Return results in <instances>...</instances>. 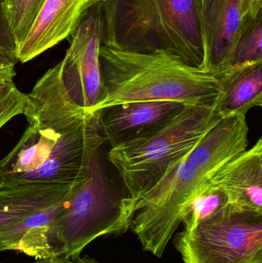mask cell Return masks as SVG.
Wrapping results in <instances>:
<instances>
[{
    "mask_svg": "<svg viewBox=\"0 0 262 263\" xmlns=\"http://www.w3.org/2000/svg\"><path fill=\"white\" fill-rule=\"evenodd\" d=\"M23 114L29 126L0 159V190L81 182L94 153L106 140L96 114L86 112L69 97L62 80L61 63L46 71L26 94Z\"/></svg>",
    "mask_w": 262,
    "mask_h": 263,
    "instance_id": "obj_1",
    "label": "cell"
},
{
    "mask_svg": "<svg viewBox=\"0 0 262 263\" xmlns=\"http://www.w3.org/2000/svg\"><path fill=\"white\" fill-rule=\"evenodd\" d=\"M249 146L246 115L221 119L198 145L133 202L130 229L144 251L161 258L186 207L228 162Z\"/></svg>",
    "mask_w": 262,
    "mask_h": 263,
    "instance_id": "obj_2",
    "label": "cell"
},
{
    "mask_svg": "<svg viewBox=\"0 0 262 263\" xmlns=\"http://www.w3.org/2000/svg\"><path fill=\"white\" fill-rule=\"evenodd\" d=\"M127 197L109 178L101 147L86 177L72 185L61 213L47 225L28 231L15 251L36 259L76 260L97 238L127 233L132 219Z\"/></svg>",
    "mask_w": 262,
    "mask_h": 263,
    "instance_id": "obj_3",
    "label": "cell"
},
{
    "mask_svg": "<svg viewBox=\"0 0 262 263\" xmlns=\"http://www.w3.org/2000/svg\"><path fill=\"white\" fill-rule=\"evenodd\" d=\"M101 101L95 114L132 102L172 101L187 106L210 104L224 92L230 67H196L166 51L126 52L101 44Z\"/></svg>",
    "mask_w": 262,
    "mask_h": 263,
    "instance_id": "obj_4",
    "label": "cell"
},
{
    "mask_svg": "<svg viewBox=\"0 0 262 263\" xmlns=\"http://www.w3.org/2000/svg\"><path fill=\"white\" fill-rule=\"evenodd\" d=\"M100 6L103 46L138 53L166 51L203 68L193 0H107Z\"/></svg>",
    "mask_w": 262,
    "mask_h": 263,
    "instance_id": "obj_5",
    "label": "cell"
},
{
    "mask_svg": "<svg viewBox=\"0 0 262 263\" xmlns=\"http://www.w3.org/2000/svg\"><path fill=\"white\" fill-rule=\"evenodd\" d=\"M223 94L210 104L186 106L166 124L146 136L111 147L108 159L123 180L132 210L134 201L221 120Z\"/></svg>",
    "mask_w": 262,
    "mask_h": 263,
    "instance_id": "obj_6",
    "label": "cell"
},
{
    "mask_svg": "<svg viewBox=\"0 0 262 263\" xmlns=\"http://www.w3.org/2000/svg\"><path fill=\"white\" fill-rule=\"evenodd\" d=\"M173 236L183 263H249L262 256V214L229 205L192 230Z\"/></svg>",
    "mask_w": 262,
    "mask_h": 263,
    "instance_id": "obj_7",
    "label": "cell"
},
{
    "mask_svg": "<svg viewBox=\"0 0 262 263\" xmlns=\"http://www.w3.org/2000/svg\"><path fill=\"white\" fill-rule=\"evenodd\" d=\"M101 4V3H100ZM100 4L92 7L68 38L69 49L61 63L63 84L72 101L90 114L101 101L99 49L102 44Z\"/></svg>",
    "mask_w": 262,
    "mask_h": 263,
    "instance_id": "obj_8",
    "label": "cell"
},
{
    "mask_svg": "<svg viewBox=\"0 0 262 263\" xmlns=\"http://www.w3.org/2000/svg\"><path fill=\"white\" fill-rule=\"evenodd\" d=\"M204 47L203 68L223 71L232 66L246 27L240 0H193Z\"/></svg>",
    "mask_w": 262,
    "mask_h": 263,
    "instance_id": "obj_9",
    "label": "cell"
},
{
    "mask_svg": "<svg viewBox=\"0 0 262 263\" xmlns=\"http://www.w3.org/2000/svg\"><path fill=\"white\" fill-rule=\"evenodd\" d=\"M187 105L172 101L123 103L96 112L100 133L111 146L146 136L170 121Z\"/></svg>",
    "mask_w": 262,
    "mask_h": 263,
    "instance_id": "obj_10",
    "label": "cell"
},
{
    "mask_svg": "<svg viewBox=\"0 0 262 263\" xmlns=\"http://www.w3.org/2000/svg\"><path fill=\"white\" fill-rule=\"evenodd\" d=\"M107 0H46L30 32L17 48L18 62L26 63L69 38L84 15Z\"/></svg>",
    "mask_w": 262,
    "mask_h": 263,
    "instance_id": "obj_11",
    "label": "cell"
},
{
    "mask_svg": "<svg viewBox=\"0 0 262 263\" xmlns=\"http://www.w3.org/2000/svg\"><path fill=\"white\" fill-rule=\"evenodd\" d=\"M212 182L224 192L234 210L262 214L261 138L228 162Z\"/></svg>",
    "mask_w": 262,
    "mask_h": 263,
    "instance_id": "obj_12",
    "label": "cell"
},
{
    "mask_svg": "<svg viewBox=\"0 0 262 263\" xmlns=\"http://www.w3.org/2000/svg\"><path fill=\"white\" fill-rule=\"evenodd\" d=\"M73 185L29 184L0 190V228L66 200Z\"/></svg>",
    "mask_w": 262,
    "mask_h": 263,
    "instance_id": "obj_13",
    "label": "cell"
},
{
    "mask_svg": "<svg viewBox=\"0 0 262 263\" xmlns=\"http://www.w3.org/2000/svg\"><path fill=\"white\" fill-rule=\"evenodd\" d=\"M262 105V61L231 66L220 106L221 119Z\"/></svg>",
    "mask_w": 262,
    "mask_h": 263,
    "instance_id": "obj_14",
    "label": "cell"
},
{
    "mask_svg": "<svg viewBox=\"0 0 262 263\" xmlns=\"http://www.w3.org/2000/svg\"><path fill=\"white\" fill-rule=\"evenodd\" d=\"M229 205L227 196L212 183L204 185L189 204L182 217L183 230H191L198 224L213 217Z\"/></svg>",
    "mask_w": 262,
    "mask_h": 263,
    "instance_id": "obj_15",
    "label": "cell"
},
{
    "mask_svg": "<svg viewBox=\"0 0 262 263\" xmlns=\"http://www.w3.org/2000/svg\"><path fill=\"white\" fill-rule=\"evenodd\" d=\"M65 201L33 213L19 222L0 228V252L16 250L20 240L28 231L47 225L61 213L64 208Z\"/></svg>",
    "mask_w": 262,
    "mask_h": 263,
    "instance_id": "obj_16",
    "label": "cell"
},
{
    "mask_svg": "<svg viewBox=\"0 0 262 263\" xmlns=\"http://www.w3.org/2000/svg\"><path fill=\"white\" fill-rule=\"evenodd\" d=\"M46 0H13L5 14L17 48L30 32Z\"/></svg>",
    "mask_w": 262,
    "mask_h": 263,
    "instance_id": "obj_17",
    "label": "cell"
},
{
    "mask_svg": "<svg viewBox=\"0 0 262 263\" xmlns=\"http://www.w3.org/2000/svg\"><path fill=\"white\" fill-rule=\"evenodd\" d=\"M262 61V18L246 25L234 53L232 66Z\"/></svg>",
    "mask_w": 262,
    "mask_h": 263,
    "instance_id": "obj_18",
    "label": "cell"
},
{
    "mask_svg": "<svg viewBox=\"0 0 262 263\" xmlns=\"http://www.w3.org/2000/svg\"><path fill=\"white\" fill-rule=\"evenodd\" d=\"M26 97L15 86L0 98V130L14 117L23 114Z\"/></svg>",
    "mask_w": 262,
    "mask_h": 263,
    "instance_id": "obj_19",
    "label": "cell"
},
{
    "mask_svg": "<svg viewBox=\"0 0 262 263\" xmlns=\"http://www.w3.org/2000/svg\"><path fill=\"white\" fill-rule=\"evenodd\" d=\"M4 1L0 0V50L16 54V45L5 14Z\"/></svg>",
    "mask_w": 262,
    "mask_h": 263,
    "instance_id": "obj_20",
    "label": "cell"
},
{
    "mask_svg": "<svg viewBox=\"0 0 262 263\" xmlns=\"http://www.w3.org/2000/svg\"><path fill=\"white\" fill-rule=\"evenodd\" d=\"M18 62L16 54L0 50V83L13 81L16 75L15 65Z\"/></svg>",
    "mask_w": 262,
    "mask_h": 263,
    "instance_id": "obj_21",
    "label": "cell"
},
{
    "mask_svg": "<svg viewBox=\"0 0 262 263\" xmlns=\"http://www.w3.org/2000/svg\"><path fill=\"white\" fill-rule=\"evenodd\" d=\"M240 7L246 24L262 18V0H240Z\"/></svg>",
    "mask_w": 262,
    "mask_h": 263,
    "instance_id": "obj_22",
    "label": "cell"
},
{
    "mask_svg": "<svg viewBox=\"0 0 262 263\" xmlns=\"http://www.w3.org/2000/svg\"><path fill=\"white\" fill-rule=\"evenodd\" d=\"M33 263H100L94 258L85 256L83 258H78L76 260L67 259L65 257L51 258V259H37Z\"/></svg>",
    "mask_w": 262,
    "mask_h": 263,
    "instance_id": "obj_23",
    "label": "cell"
},
{
    "mask_svg": "<svg viewBox=\"0 0 262 263\" xmlns=\"http://www.w3.org/2000/svg\"><path fill=\"white\" fill-rule=\"evenodd\" d=\"M249 263H262V256H258Z\"/></svg>",
    "mask_w": 262,
    "mask_h": 263,
    "instance_id": "obj_24",
    "label": "cell"
},
{
    "mask_svg": "<svg viewBox=\"0 0 262 263\" xmlns=\"http://www.w3.org/2000/svg\"><path fill=\"white\" fill-rule=\"evenodd\" d=\"M13 1V0H5L4 1V9L5 8L7 7L8 6H9V4H10Z\"/></svg>",
    "mask_w": 262,
    "mask_h": 263,
    "instance_id": "obj_25",
    "label": "cell"
}]
</instances>
